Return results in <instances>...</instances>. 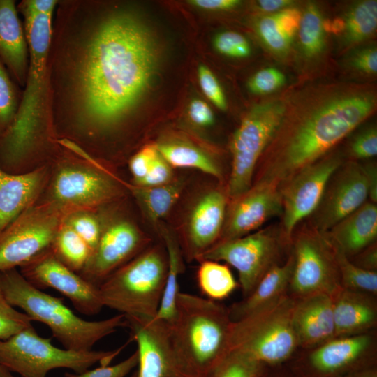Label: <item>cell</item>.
Returning <instances> with one entry per match:
<instances>
[{
    "instance_id": "obj_36",
    "label": "cell",
    "mask_w": 377,
    "mask_h": 377,
    "mask_svg": "<svg viewBox=\"0 0 377 377\" xmlns=\"http://www.w3.org/2000/svg\"><path fill=\"white\" fill-rule=\"evenodd\" d=\"M22 93L0 59V137L10 127L15 118Z\"/></svg>"
},
{
    "instance_id": "obj_26",
    "label": "cell",
    "mask_w": 377,
    "mask_h": 377,
    "mask_svg": "<svg viewBox=\"0 0 377 377\" xmlns=\"http://www.w3.org/2000/svg\"><path fill=\"white\" fill-rule=\"evenodd\" d=\"M332 300L335 337L355 335L375 323V306L362 293L340 288Z\"/></svg>"
},
{
    "instance_id": "obj_42",
    "label": "cell",
    "mask_w": 377,
    "mask_h": 377,
    "mask_svg": "<svg viewBox=\"0 0 377 377\" xmlns=\"http://www.w3.org/2000/svg\"><path fill=\"white\" fill-rule=\"evenodd\" d=\"M138 364L137 350L124 360L112 366L101 365L82 373L65 372L64 377H126Z\"/></svg>"
},
{
    "instance_id": "obj_2",
    "label": "cell",
    "mask_w": 377,
    "mask_h": 377,
    "mask_svg": "<svg viewBox=\"0 0 377 377\" xmlns=\"http://www.w3.org/2000/svg\"><path fill=\"white\" fill-rule=\"evenodd\" d=\"M376 106V92L367 85L329 84L303 92L286 104L256 182L281 188L298 171L322 158Z\"/></svg>"
},
{
    "instance_id": "obj_22",
    "label": "cell",
    "mask_w": 377,
    "mask_h": 377,
    "mask_svg": "<svg viewBox=\"0 0 377 377\" xmlns=\"http://www.w3.org/2000/svg\"><path fill=\"white\" fill-rule=\"evenodd\" d=\"M0 59L20 87L25 84L29 47L14 0H0Z\"/></svg>"
},
{
    "instance_id": "obj_46",
    "label": "cell",
    "mask_w": 377,
    "mask_h": 377,
    "mask_svg": "<svg viewBox=\"0 0 377 377\" xmlns=\"http://www.w3.org/2000/svg\"><path fill=\"white\" fill-rule=\"evenodd\" d=\"M174 179L172 168L158 154L147 175L141 180L132 184L153 187L168 184Z\"/></svg>"
},
{
    "instance_id": "obj_38",
    "label": "cell",
    "mask_w": 377,
    "mask_h": 377,
    "mask_svg": "<svg viewBox=\"0 0 377 377\" xmlns=\"http://www.w3.org/2000/svg\"><path fill=\"white\" fill-rule=\"evenodd\" d=\"M260 363L243 351L229 349L214 367L213 377H255Z\"/></svg>"
},
{
    "instance_id": "obj_57",
    "label": "cell",
    "mask_w": 377,
    "mask_h": 377,
    "mask_svg": "<svg viewBox=\"0 0 377 377\" xmlns=\"http://www.w3.org/2000/svg\"><path fill=\"white\" fill-rule=\"evenodd\" d=\"M367 377H374V376H367Z\"/></svg>"
},
{
    "instance_id": "obj_18",
    "label": "cell",
    "mask_w": 377,
    "mask_h": 377,
    "mask_svg": "<svg viewBox=\"0 0 377 377\" xmlns=\"http://www.w3.org/2000/svg\"><path fill=\"white\" fill-rule=\"evenodd\" d=\"M126 318L129 341L137 344L138 372L135 377H180L168 324L160 319Z\"/></svg>"
},
{
    "instance_id": "obj_5",
    "label": "cell",
    "mask_w": 377,
    "mask_h": 377,
    "mask_svg": "<svg viewBox=\"0 0 377 377\" xmlns=\"http://www.w3.org/2000/svg\"><path fill=\"white\" fill-rule=\"evenodd\" d=\"M0 288L12 306L20 308L32 321L47 326L53 337L68 350H91L101 339L126 327L125 316L121 313L101 320L82 319L62 298L36 288L17 269L0 272Z\"/></svg>"
},
{
    "instance_id": "obj_43",
    "label": "cell",
    "mask_w": 377,
    "mask_h": 377,
    "mask_svg": "<svg viewBox=\"0 0 377 377\" xmlns=\"http://www.w3.org/2000/svg\"><path fill=\"white\" fill-rule=\"evenodd\" d=\"M284 75L275 68L260 70L249 80L248 87L250 91L257 94L271 93L285 83Z\"/></svg>"
},
{
    "instance_id": "obj_7",
    "label": "cell",
    "mask_w": 377,
    "mask_h": 377,
    "mask_svg": "<svg viewBox=\"0 0 377 377\" xmlns=\"http://www.w3.org/2000/svg\"><path fill=\"white\" fill-rule=\"evenodd\" d=\"M167 276L165 248L149 246L98 286L103 306L126 318H154L161 302Z\"/></svg>"
},
{
    "instance_id": "obj_51",
    "label": "cell",
    "mask_w": 377,
    "mask_h": 377,
    "mask_svg": "<svg viewBox=\"0 0 377 377\" xmlns=\"http://www.w3.org/2000/svg\"><path fill=\"white\" fill-rule=\"evenodd\" d=\"M188 3L205 10H225L237 6L240 1L237 0H192Z\"/></svg>"
},
{
    "instance_id": "obj_47",
    "label": "cell",
    "mask_w": 377,
    "mask_h": 377,
    "mask_svg": "<svg viewBox=\"0 0 377 377\" xmlns=\"http://www.w3.org/2000/svg\"><path fill=\"white\" fill-rule=\"evenodd\" d=\"M351 155L356 158H369L377 154V131L374 127L360 133L350 145Z\"/></svg>"
},
{
    "instance_id": "obj_10",
    "label": "cell",
    "mask_w": 377,
    "mask_h": 377,
    "mask_svg": "<svg viewBox=\"0 0 377 377\" xmlns=\"http://www.w3.org/2000/svg\"><path fill=\"white\" fill-rule=\"evenodd\" d=\"M78 209L38 200L0 231V272L17 269L50 249L68 215Z\"/></svg>"
},
{
    "instance_id": "obj_32",
    "label": "cell",
    "mask_w": 377,
    "mask_h": 377,
    "mask_svg": "<svg viewBox=\"0 0 377 377\" xmlns=\"http://www.w3.org/2000/svg\"><path fill=\"white\" fill-rule=\"evenodd\" d=\"M52 250L61 263L78 274L91 255L87 243L66 222L59 230Z\"/></svg>"
},
{
    "instance_id": "obj_21",
    "label": "cell",
    "mask_w": 377,
    "mask_h": 377,
    "mask_svg": "<svg viewBox=\"0 0 377 377\" xmlns=\"http://www.w3.org/2000/svg\"><path fill=\"white\" fill-rule=\"evenodd\" d=\"M50 175V165L22 174L0 167V231L40 199Z\"/></svg>"
},
{
    "instance_id": "obj_3",
    "label": "cell",
    "mask_w": 377,
    "mask_h": 377,
    "mask_svg": "<svg viewBox=\"0 0 377 377\" xmlns=\"http://www.w3.org/2000/svg\"><path fill=\"white\" fill-rule=\"evenodd\" d=\"M17 8L24 18L29 61L17 114L0 137V167L12 174L50 165L61 148L50 111L47 59L55 11L39 12L29 0Z\"/></svg>"
},
{
    "instance_id": "obj_37",
    "label": "cell",
    "mask_w": 377,
    "mask_h": 377,
    "mask_svg": "<svg viewBox=\"0 0 377 377\" xmlns=\"http://www.w3.org/2000/svg\"><path fill=\"white\" fill-rule=\"evenodd\" d=\"M65 222L87 243L92 254L98 243L102 229L98 208L76 209L68 215Z\"/></svg>"
},
{
    "instance_id": "obj_33",
    "label": "cell",
    "mask_w": 377,
    "mask_h": 377,
    "mask_svg": "<svg viewBox=\"0 0 377 377\" xmlns=\"http://www.w3.org/2000/svg\"><path fill=\"white\" fill-rule=\"evenodd\" d=\"M330 243L332 246L339 277L345 288L360 293L376 294V272L364 269L352 263L339 248L331 242Z\"/></svg>"
},
{
    "instance_id": "obj_34",
    "label": "cell",
    "mask_w": 377,
    "mask_h": 377,
    "mask_svg": "<svg viewBox=\"0 0 377 377\" xmlns=\"http://www.w3.org/2000/svg\"><path fill=\"white\" fill-rule=\"evenodd\" d=\"M345 20L347 42L358 43L369 37L377 25L376 1H363L355 4L348 13Z\"/></svg>"
},
{
    "instance_id": "obj_29",
    "label": "cell",
    "mask_w": 377,
    "mask_h": 377,
    "mask_svg": "<svg viewBox=\"0 0 377 377\" xmlns=\"http://www.w3.org/2000/svg\"><path fill=\"white\" fill-rule=\"evenodd\" d=\"M161 157L172 168H193L219 180L223 178L217 163L195 145L182 140H168L156 144Z\"/></svg>"
},
{
    "instance_id": "obj_4",
    "label": "cell",
    "mask_w": 377,
    "mask_h": 377,
    "mask_svg": "<svg viewBox=\"0 0 377 377\" xmlns=\"http://www.w3.org/2000/svg\"><path fill=\"white\" fill-rule=\"evenodd\" d=\"M232 323L228 308L179 291L175 316L166 323L182 371L201 372L214 367L229 350Z\"/></svg>"
},
{
    "instance_id": "obj_35",
    "label": "cell",
    "mask_w": 377,
    "mask_h": 377,
    "mask_svg": "<svg viewBox=\"0 0 377 377\" xmlns=\"http://www.w3.org/2000/svg\"><path fill=\"white\" fill-rule=\"evenodd\" d=\"M323 18L315 5H309L302 14L299 27V38L302 50L307 57L320 53L325 45Z\"/></svg>"
},
{
    "instance_id": "obj_40",
    "label": "cell",
    "mask_w": 377,
    "mask_h": 377,
    "mask_svg": "<svg viewBox=\"0 0 377 377\" xmlns=\"http://www.w3.org/2000/svg\"><path fill=\"white\" fill-rule=\"evenodd\" d=\"M257 31L273 52L282 54L288 51L291 40L281 29L274 15L262 17L257 23Z\"/></svg>"
},
{
    "instance_id": "obj_17",
    "label": "cell",
    "mask_w": 377,
    "mask_h": 377,
    "mask_svg": "<svg viewBox=\"0 0 377 377\" xmlns=\"http://www.w3.org/2000/svg\"><path fill=\"white\" fill-rule=\"evenodd\" d=\"M227 212L226 195L209 189L195 200L188 212L179 244L186 259L198 260L220 239Z\"/></svg>"
},
{
    "instance_id": "obj_13",
    "label": "cell",
    "mask_w": 377,
    "mask_h": 377,
    "mask_svg": "<svg viewBox=\"0 0 377 377\" xmlns=\"http://www.w3.org/2000/svg\"><path fill=\"white\" fill-rule=\"evenodd\" d=\"M279 248L278 234L266 228L243 237L218 242L198 260L223 261L238 272L244 297L249 295L274 265Z\"/></svg>"
},
{
    "instance_id": "obj_23",
    "label": "cell",
    "mask_w": 377,
    "mask_h": 377,
    "mask_svg": "<svg viewBox=\"0 0 377 377\" xmlns=\"http://www.w3.org/2000/svg\"><path fill=\"white\" fill-rule=\"evenodd\" d=\"M332 304V296L325 293L295 302L293 320L300 345H319L335 337Z\"/></svg>"
},
{
    "instance_id": "obj_19",
    "label": "cell",
    "mask_w": 377,
    "mask_h": 377,
    "mask_svg": "<svg viewBox=\"0 0 377 377\" xmlns=\"http://www.w3.org/2000/svg\"><path fill=\"white\" fill-rule=\"evenodd\" d=\"M341 167V166H340ZM334 172L316 210L318 232L329 231L369 198V185L363 165L350 162Z\"/></svg>"
},
{
    "instance_id": "obj_54",
    "label": "cell",
    "mask_w": 377,
    "mask_h": 377,
    "mask_svg": "<svg viewBox=\"0 0 377 377\" xmlns=\"http://www.w3.org/2000/svg\"><path fill=\"white\" fill-rule=\"evenodd\" d=\"M345 20L337 17L334 20H323V27L325 32H330L335 34H340L345 30Z\"/></svg>"
},
{
    "instance_id": "obj_55",
    "label": "cell",
    "mask_w": 377,
    "mask_h": 377,
    "mask_svg": "<svg viewBox=\"0 0 377 377\" xmlns=\"http://www.w3.org/2000/svg\"><path fill=\"white\" fill-rule=\"evenodd\" d=\"M291 3L290 1L287 0H260L258 4L259 8L267 12L274 11L284 8Z\"/></svg>"
},
{
    "instance_id": "obj_41",
    "label": "cell",
    "mask_w": 377,
    "mask_h": 377,
    "mask_svg": "<svg viewBox=\"0 0 377 377\" xmlns=\"http://www.w3.org/2000/svg\"><path fill=\"white\" fill-rule=\"evenodd\" d=\"M214 45L219 52L232 57H246L251 52L248 40L240 34L231 31L219 34L214 40Z\"/></svg>"
},
{
    "instance_id": "obj_15",
    "label": "cell",
    "mask_w": 377,
    "mask_h": 377,
    "mask_svg": "<svg viewBox=\"0 0 377 377\" xmlns=\"http://www.w3.org/2000/svg\"><path fill=\"white\" fill-rule=\"evenodd\" d=\"M19 271L36 288L59 292L84 315L98 314L104 307L98 287L66 267L52 248L20 267Z\"/></svg>"
},
{
    "instance_id": "obj_16",
    "label": "cell",
    "mask_w": 377,
    "mask_h": 377,
    "mask_svg": "<svg viewBox=\"0 0 377 377\" xmlns=\"http://www.w3.org/2000/svg\"><path fill=\"white\" fill-rule=\"evenodd\" d=\"M341 165L338 156L322 158L298 171L281 186L283 230L288 239L301 221L316 212Z\"/></svg>"
},
{
    "instance_id": "obj_58",
    "label": "cell",
    "mask_w": 377,
    "mask_h": 377,
    "mask_svg": "<svg viewBox=\"0 0 377 377\" xmlns=\"http://www.w3.org/2000/svg\"><path fill=\"white\" fill-rule=\"evenodd\" d=\"M133 377H135V376H133Z\"/></svg>"
},
{
    "instance_id": "obj_25",
    "label": "cell",
    "mask_w": 377,
    "mask_h": 377,
    "mask_svg": "<svg viewBox=\"0 0 377 377\" xmlns=\"http://www.w3.org/2000/svg\"><path fill=\"white\" fill-rule=\"evenodd\" d=\"M294 266L293 255L283 265L274 264L263 276L255 289L242 301L228 308L232 322L274 303L285 295Z\"/></svg>"
},
{
    "instance_id": "obj_39",
    "label": "cell",
    "mask_w": 377,
    "mask_h": 377,
    "mask_svg": "<svg viewBox=\"0 0 377 377\" xmlns=\"http://www.w3.org/2000/svg\"><path fill=\"white\" fill-rule=\"evenodd\" d=\"M30 318L6 300L0 288V339H7L32 325Z\"/></svg>"
},
{
    "instance_id": "obj_30",
    "label": "cell",
    "mask_w": 377,
    "mask_h": 377,
    "mask_svg": "<svg viewBox=\"0 0 377 377\" xmlns=\"http://www.w3.org/2000/svg\"><path fill=\"white\" fill-rule=\"evenodd\" d=\"M168 258V276L156 318L170 323L175 313V302L179 292L178 279L183 271V253L179 239L169 229L160 228Z\"/></svg>"
},
{
    "instance_id": "obj_6",
    "label": "cell",
    "mask_w": 377,
    "mask_h": 377,
    "mask_svg": "<svg viewBox=\"0 0 377 377\" xmlns=\"http://www.w3.org/2000/svg\"><path fill=\"white\" fill-rule=\"evenodd\" d=\"M61 148L50 165L46 188L38 200L75 209H97L119 202L127 182L111 167L71 147Z\"/></svg>"
},
{
    "instance_id": "obj_44",
    "label": "cell",
    "mask_w": 377,
    "mask_h": 377,
    "mask_svg": "<svg viewBox=\"0 0 377 377\" xmlns=\"http://www.w3.org/2000/svg\"><path fill=\"white\" fill-rule=\"evenodd\" d=\"M158 154L156 144H149L130 157L128 168L132 176L131 184L137 183L147 175Z\"/></svg>"
},
{
    "instance_id": "obj_20",
    "label": "cell",
    "mask_w": 377,
    "mask_h": 377,
    "mask_svg": "<svg viewBox=\"0 0 377 377\" xmlns=\"http://www.w3.org/2000/svg\"><path fill=\"white\" fill-rule=\"evenodd\" d=\"M282 214L281 189L272 184L255 182L249 190L232 200L219 242L250 234L268 219Z\"/></svg>"
},
{
    "instance_id": "obj_12",
    "label": "cell",
    "mask_w": 377,
    "mask_h": 377,
    "mask_svg": "<svg viewBox=\"0 0 377 377\" xmlns=\"http://www.w3.org/2000/svg\"><path fill=\"white\" fill-rule=\"evenodd\" d=\"M116 204L98 208L102 222L100 239L85 267L79 273L98 287L114 272L149 246L148 238L130 217L115 207Z\"/></svg>"
},
{
    "instance_id": "obj_56",
    "label": "cell",
    "mask_w": 377,
    "mask_h": 377,
    "mask_svg": "<svg viewBox=\"0 0 377 377\" xmlns=\"http://www.w3.org/2000/svg\"><path fill=\"white\" fill-rule=\"evenodd\" d=\"M0 377H16L12 372L0 364Z\"/></svg>"
},
{
    "instance_id": "obj_53",
    "label": "cell",
    "mask_w": 377,
    "mask_h": 377,
    "mask_svg": "<svg viewBox=\"0 0 377 377\" xmlns=\"http://www.w3.org/2000/svg\"><path fill=\"white\" fill-rule=\"evenodd\" d=\"M357 265L371 271H374L376 269L377 250L376 246H371L363 252L360 259V265Z\"/></svg>"
},
{
    "instance_id": "obj_48",
    "label": "cell",
    "mask_w": 377,
    "mask_h": 377,
    "mask_svg": "<svg viewBox=\"0 0 377 377\" xmlns=\"http://www.w3.org/2000/svg\"><path fill=\"white\" fill-rule=\"evenodd\" d=\"M274 15L281 29L291 40L299 29L301 13L295 8H286Z\"/></svg>"
},
{
    "instance_id": "obj_9",
    "label": "cell",
    "mask_w": 377,
    "mask_h": 377,
    "mask_svg": "<svg viewBox=\"0 0 377 377\" xmlns=\"http://www.w3.org/2000/svg\"><path fill=\"white\" fill-rule=\"evenodd\" d=\"M295 301L286 295L232 323L229 349L243 351L259 362L277 363L300 345L293 320Z\"/></svg>"
},
{
    "instance_id": "obj_49",
    "label": "cell",
    "mask_w": 377,
    "mask_h": 377,
    "mask_svg": "<svg viewBox=\"0 0 377 377\" xmlns=\"http://www.w3.org/2000/svg\"><path fill=\"white\" fill-rule=\"evenodd\" d=\"M188 114L191 121L200 127H207L214 123V114L209 105L200 99H193L189 105Z\"/></svg>"
},
{
    "instance_id": "obj_28",
    "label": "cell",
    "mask_w": 377,
    "mask_h": 377,
    "mask_svg": "<svg viewBox=\"0 0 377 377\" xmlns=\"http://www.w3.org/2000/svg\"><path fill=\"white\" fill-rule=\"evenodd\" d=\"M185 181L175 179L158 186L144 187L127 183V188L137 200L147 219L154 226L170 212L179 199Z\"/></svg>"
},
{
    "instance_id": "obj_11",
    "label": "cell",
    "mask_w": 377,
    "mask_h": 377,
    "mask_svg": "<svg viewBox=\"0 0 377 377\" xmlns=\"http://www.w3.org/2000/svg\"><path fill=\"white\" fill-rule=\"evenodd\" d=\"M286 103L276 99L253 106L242 119L231 142L232 168L227 195L234 200L253 185L258 161L274 138Z\"/></svg>"
},
{
    "instance_id": "obj_27",
    "label": "cell",
    "mask_w": 377,
    "mask_h": 377,
    "mask_svg": "<svg viewBox=\"0 0 377 377\" xmlns=\"http://www.w3.org/2000/svg\"><path fill=\"white\" fill-rule=\"evenodd\" d=\"M367 335H350L331 339L323 343L311 355L312 364L322 371H334L353 362L369 347Z\"/></svg>"
},
{
    "instance_id": "obj_14",
    "label": "cell",
    "mask_w": 377,
    "mask_h": 377,
    "mask_svg": "<svg viewBox=\"0 0 377 377\" xmlns=\"http://www.w3.org/2000/svg\"><path fill=\"white\" fill-rule=\"evenodd\" d=\"M290 286L302 297L325 293L333 296L341 288L332 244L324 236L306 233L295 244Z\"/></svg>"
},
{
    "instance_id": "obj_24",
    "label": "cell",
    "mask_w": 377,
    "mask_h": 377,
    "mask_svg": "<svg viewBox=\"0 0 377 377\" xmlns=\"http://www.w3.org/2000/svg\"><path fill=\"white\" fill-rule=\"evenodd\" d=\"M329 232L328 239L348 257L362 251L376 239V204L366 202L335 224Z\"/></svg>"
},
{
    "instance_id": "obj_45",
    "label": "cell",
    "mask_w": 377,
    "mask_h": 377,
    "mask_svg": "<svg viewBox=\"0 0 377 377\" xmlns=\"http://www.w3.org/2000/svg\"><path fill=\"white\" fill-rule=\"evenodd\" d=\"M198 76L200 87L206 97L221 110L226 108L224 93L217 79L205 65H200L198 69Z\"/></svg>"
},
{
    "instance_id": "obj_8",
    "label": "cell",
    "mask_w": 377,
    "mask_h": 377,
    "mask_svg": "<svg viewBox=\"0 0 377 377\" xmlns=\"http://www.w3.org/2000/svg\"><path fill=\"white\" fill-rule=\"evenodd\" d=\"M108 351H75L54 346L40 337L33 325L7 339H0V364L21 377H47L56 369L82 373L97 362L108 365L126 346Z\"/></svg>"
},
{
    "instance_id": "obj_1",
    "label": "cell",
    "mask_w": 377,
    "mask_h": 377,
    "mask_svg": "<svg viewBox=\"0 0 377 377\" xmlns=\"http://www.w3.org/2000/svg\"><path fill=\"white\" fill-rule=\"evenodd\" d=\"M158 63L155 39L132 6L59 0L47 59L57 140L109 165L130 133Z\"/></svg>"
},
{
    "instance_id": "obj_31",
    "label": "cell",
    "mask_w": 377,
    "mask_h": 377,
    "mask_svg": "<svg viewBox=\"0 0 377 377\" xmlns=\"http://www.w3.org/2000/svg\"><path fill=\"white\" fill-rule=\"evenodd\" d=\"M199 263L198 285L207 298L221 300L235 290L237 283L227 265L211 260H202Z\"/></svg>"
},
{
    "instance_id": "obj_52",
    "label": "cell",
    "mask_w": 377,
    "mask_h": 377,
    "mask_svg": "<svg viewBox=\"0 0 377 377\" xmlns=\"http://www.w3.org/2000/svg\"><path fill=\"white\" fill-rule=\"evenodd\" d=\"M369 185V198L370 202H377V170L376 166L367 165L364 166Z\"/></svg>"
},
{
    "instance_id": "obj_50",
    "label": "cell",
    "mask_w": 377,
    "mask_h": 377,
    "mask_svg": "<svg viewBox=\"0 0 377 377\" xmlns=\"http://www.w3.org/2000/svg\"><path fill=\"white\" fill-rule=\"evenodd\" d=\"M353 66L367 73L377 71V52L374 47L366 49L359 52L353 59Z\"/></svg>"
}]
</instances>
